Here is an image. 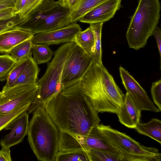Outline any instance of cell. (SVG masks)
<instances>
[{"instance_id":"obj_33","label":"cell","mask_w":161,"mask_h":161,"mask_svg":"<svg viewBox=\"0 0 161 161\" xmlns=\"http://www.w3.org/2000/svg\"><path fill=\"white\" fill-rule=\"evenodd\" d=\"M156 41L158 47L160 57H161V30L160 28L158 26H156L153 33Z\"/></svg>"},{"instance_id":"obj_34","label":"cell","mask_w":161,"mask_h":161,"mask_svg":"<svg viewBox=\"0 0 161 161\" xmlns=\"http://www.w3.org/2000/svg\"><path fill=\"white\" fill-rule=\"evenodd\" d=\"M16 0H0V11L14 8Z\"/></svg>"},{"instance_id":"obj_16","label":"cell","mask_w":161,"mask_h":161,"mask_svg":"<svg viewBox=\"0 0 161 161\" xmlns=\"http://www.w3.org/2000/svg\"><path fill=\"white\" fill-rule=\"evenodd\" d=\"M141 111L126 92L123 104L117 114L120 122L126 127L135 129L139 123Z\"/></svg>"},{"instance_id":"obj_36","label":"cell","mask_w":161,"mask_h":161,"mask_svg":"<svg viewBox=\"0 0 161 161\" xmlns=\"http://www.w3.org/2000/svg\"><path fill=\"white\" fill-rule=\"evenodd\" d=\"M78 0H66L64 7L68 8L70 10L75 5Z\"/></svg>"},{"instance_id":"obj_37","label":"cell","mask_w":161,"mask_h":161,"mask_svg":"<svg viewBox=\"0 0 161 161\" xmlns=\"http://www.w3.org/2000/svg\"><path fill=\"white\" fill-rule=\"evenodd\" d=\"M66 0H58V1L61 6L64 7Z\"/></svg>"},{"instance_id":"obj_17","label":"cell","mask_w":161,"mask_h":161,"mask_svg":"<svg viewBox=\"0 0 161 161\" xmlns=\"http://www.w3.org/2000/svg\"><path fill=\"white\" fill-rule=\"evenodd\" d=\"M43 0H16L14 5L15 13L21 25L28 20L34 11Z\"/></svg>"},{"instance_id":"obj_13","label":"cell","mask_w":161,"mask_h":161,"mask_svg":"<svg viewBox=\"0 0 161 161\" xmlns=\"http://www.w3.org/2000/svg\"><path fill=\"white\" fill-rule=\"evenodd\" d=\"M122 0H108L86 14L79 20L83 23H104L113 18L121 7Z\"/></svg>"},{"instance_id":"obj_35","label":"cell","mask_w":161,"mask_h":161,"mask_svg":"<svg viewBox=\"0 0 161 161\" xmlns=\"http://www.w3.org/2000/svg\"><path fill=\"white\" fill-rule=\"evenodd\" d=\"M12 160L10 148L2 147L0 150V161H11Z\"/></svg>"},{"instance_id":"obj_8","label":"cell","mask_w":161,"mask_h":161,"mask_svg":"<svg viewBox=\"0 0 161 161\" xmlns=\"http://www.w3.org/2000/svg\"><path fill=\"white\" fill-rule=\"evenodd\" d=\"M38 89L37 83L13 87L0 91V115L9 113L33 101Z\"/></svg>"},{"instance_id":"obj_9","label":"cell","mask_w":161,"mask_h":161,"mask_svg":"<svg viewBox=\"0 0 161 161\" xmlns=\"http://www.w3.org/2000/svg\"><path fill=\"white\" fill-rule=\"evenodd\" d=\"M98 125L93 127L85 136L72 135L69 141L70 150L86 151L94 149L120 153L105 138Z\"/></svg>"},{"instance_id":"obj_5","label":"cell","mask_w":161,"mask_h":161,"mask_svg":"<svg viewBox=\"0 0 161 161\" xmlns=\"http://www.w3.org/2000/svg\"><path fill=\"white\" fill-rule=\"evenodd\" d=\"M75 44L73 42L63 44L55 52L53 58L48 64L45 73L37 81L38 89L34 99L27 110L29 114L33 113L39 106L63 89L61 82L63 68L68 56Z\"/></svg>"},{"instance_id":"obj_1","label":"cell","mask_w":161,"mask_h":161,"mask_svg":"<svg viewBox=\"0 0 161 161\" xmlns=\"http://www.w3.org/2000/svg\"><path fill=\"white\" fill-rule=\"evenodd\" d=\"M60 131L85 136L100 119L79 81L63 89L42 104Z\"/></svg>"},{"instance_id":"obj_11","label":"cell","mask_w":161,"mask_h":161,"mask_svg":"<svg viewBox=\"0 0 161 161\" xmlns=\"http://www.w3.org/2000/svg\"><path fill=\"white\" fill-rule=\"evenodd\" d=\"M81 31L77 23L55 30L35 34L32 38L33 43L49 46L65 42H74L76 35Z\"/></svg>"},{"instance_id":"obj_3","label":"cell","mask_w":161,"mask_h":161,"mask_svg":"<svg viewBox=\"0 0 161 161\" xmlns=\"http://www.w3.org/2000/svg\"><path fill=\"white\" fill-rule=\"evenodd\" d=\"M33 113L27 135L31 147L38 160L55 161L58 151L59 130L43 105Z\"/></svg>"},{"instance_id":"obj_15","label":"cell","mask_w":161,"mask_h":161,"mask_svg":"<svg viewBox=\"0 0 161 161\" xmlns=\"http://www.w3.org/2000/svg\"><path fill=\"white\" fill-rule=\"evenodd\" d=\"M35 34L19 25L16 26L0 34V53H9L14 47L32 38Z\"/></svg>"},{"instance_id":"obj_30","label":"cell","mask_w":161,"mask_h":161,"mask_svg":"<svg viewBox=\"0 0 161 161\" xmlns=\"http://www.w3.org/2000/svg\"><path fill=\"white\" fill-rule=\"evenodd\" d=\"M151 93L154 103L161 111V80L153 82L151 88Z\"/></svg>"},{"instance_id":"obj_18","label":"cell","mask_w":161,"mask_h":161,"mask_svg":"<svg viewBox=\"0 0 161 161\" xmlns=\"http://www.w3.org/2000/svg\"><path fill=\"white\" fill-rule=\"evenodd\" d=\"M32 54V53L29 55L26 67L13 87L36 83L40 69L34 61Z\"/></svg>"},{"instance_id":"obj_10","label":"cell","mask_w":161,"mask_h":161,"mask_svg":"<svg viewBox=\"0 0 161 161\" xmlns=\"http://www.w3.org/2000/svg\"><path fill=\"white\" fill-rule=\"evenodd\" d=\"M119 72L122 84L126 92L130 94L141 111L146 110L155 113L160 111L151 100L145 90L126 70L120 66Z\"/></svg>"},{"instance_id":"obj_31","label":"cell","mask_w":161,"mask_h":161,"mask_svg":"<svg viewBox=\"0 0 161 161\" xmlns=\"http://www.w3.org/2000/svg\"><path fill=\"white\" fill-rule=\"evenodd\" d=\"M21 24V22L18 20L16 21L11 19L0 21V34L16 26L20 25Z\"/></svg>"},{"instance_id":"obj_22","label":"cell","mask_w":161,"mask_h":161,"mask_svg":"<svg viewBox=\"0 0 161 161\" xmlns=\"http://www.w3.org/2000/svg\"><path fill=\"white\" fill-rule=\"evenodd\" d=\"M90 161H124L119 152L89 149L86 150Z\"/></svg>"},{"instance_id":"obj_26","label":"cell","mask_w":161,"mask_h":161,"mask_svg":"<svg viewBox=\"0 0 161 161\" xmlns=\"http://www.w3.org/2000/svg\"><path fill=\"white\" fill-rule=\"evenodd\" d=\"M55 161H90L86 151L58 152Z\"/></svg>"},{"instance_id":"obj_21","label":"cell","mask_w":161,"mask_h":161,"mask_svg":"<svg viewBox=\"0 0 161 161\" xmlns=\"http://www.w3.org/2000/svg\"><path fill=\"white\" fill-rule=\"evenodd\" d=\"M74 42L93 57L95 39L93 31L90 26L84 31H81L78 33L75 37Z\"/></svg>"},{"instance_id":"obj_20","label":"cell","mask_w":161,"mask_h":161,"mask_svg":"<svg viewBox=\"0 0 161 161\" xmlns=\"http://www.w3.org/2000/svg\"><path fill=\"white\" fill-rule=\"evenodd\" d=\"M135 129L140 134L148 136L160 144L161 143V121L153 118L145 123H139Z\"/></svg>"},{"instance_id":"obj_24","label":"cell","mask_w":161,"mask_h":161,"mask_svg":"<svg viewBox=\"0 0 161 161\" xmlns=\"http://www.w3.org/2000/svg\"><path fill=\"white\" fill-rule=\"evenodd\" d=\"M29 55L16 61L8 74L6 84L3 87L2 91L7 90L13 87L14 84L26 67Z\"/></svg>"},{"instance_id":"obj_23","label":"cell","mask_w":161,"mask_h":161,"mask_svg":"<svg viewBox=\"0 0 161 161\" xmlns=\"http://www.w3.org/2000/svg\"><path fill=\"white\" fill-rule=\"evenodd\" d=\"M31 52L33 55V59L37 65L48 62L53 54L49 46L41 44L33 43Z\"/></svg>"},{"instance_id":"obj_19","label":"cell","mask_w":161,"mask_h":161,"mask_svg":"<svg viewBox=\"0 0 161 161\" xmlns=\"http://www.w3.org/2000/svg\"><path fill=\"white\" fill-rule=\"evenodd\" d=\"M108 0H78L75 5L69 10L72 23H76L86 14L97 6Z\"/></svg>"},{"instance_id":"obj_29","label":"cell","mask_w":161,"mask_h":161,"mask_svg":"<svg viewBox=\"0 0 161 161\" xmlns=\"http://www.w3.org/2000/svg\"><path fill=\"white\" fill-rule=\"evenodd\" d=\"M30 104L25 105L9 113L0 115V131L4 128L12 120L27 110Z\"/></svg>"},{"instance_id":"obj_27","label":"cell","mask_w":161,"mask_h":161,"mask_svg":"<svg viewBox=\"0 0 161 161\" xmlns=\"http://www.w3.org/2000/svg\"><path fill=\"white\" fill-rule=\"evenodd\" d=\"M32 38L17 45L11 49L8 54L16 61L29 56L32 53L31 48L33 44Z\"/></svg>"},{"instance_id":"obj_2","label":"cell","mask_w":161,"mask_h":161,"mask_svg":"<svg viewBox=\"0 0 161 161\" xmlns=\"http://www.w3.org/2000/svg\"><path fill=\"white\" fill-rule=\"evenodd\" d=\"M79 82L84 93L98 113L118 114L123 104L125 95L103 64L93 60Z\"/></svg>"},{"instance_id":"obj_32","label":"cell","mask_w":161,"mask_h":161,"mask_svg":"<svg viewBox=\"0 0 161 161\" xmlns=\"http://www.w3.org/2000/svg\"><path fill=\"white\" fill-rule=\"evenodd\" d=\"M14 8L0 11V21L11 19L16 16Z\"/></svg>"},{"instance_id":"obj_7","label":"cell","mask_w":161,"mask_h":161,"mask_svg":"<svg viewBox=\"0 0 161 161\" xmlns=\"http://www.w3.org/2000/svg\"><path fill=\"white\" fill-rule=\"evenodd\" d=\"M93 60V57L75 44L63 68L61 82L63 89L79 81Z\"/></svg>"},{"instance_id":"obj_12","label":"cell","mask_w":161,"mask_h":161,"mask_svg":"<svg viewBox=\"0 0 161 161\" xmlns=\"http://www.w3.org/2000/svg\"><path fill=\"white\" fill-rule=\"evenodd\" d=\"M29 113L26 110L11 121L4 128L10 130V132L0 141L2 147L10 148L22 142L27 135L28 129Z\"/></svg>"},{"instance_id":"obj_14","label":"cell","mask_w":161,"mask_h":161,"mask_svg":"<svg viewBox=\"0 0 161 161\" xmlns=\"http://www.w3.org/2000/svg\"><path fill=\"white\" fill-rule=\"evenodd\" d=\"M60 5L54 0H43L34 11L28 21L20 26L36 34L47 18ZM21 25V26H22Z\"/></svg>"},{"instance_id":"obj_4","label":"cell","mask_w":161,"mask_h":161,"mask_svg":"<svg viewBox=\"0 0 161 161\" xmlns=\"http://www.w3.org/2000/svg\"><path fill=\"white\" fill-rule=\"evenodd\" d=\"M160 9L159 0H139L126 34L130 48L138 50L144 47L158 23Z\"/></svg>"},{"instance_id":"obj_28","label":"cell","mask_w":161,"mask_h":161,"mask_svg":"<svg viewBox=\"0 0 161 161\" xmlns=\"http://www.w3.org/2000/svg\"><path fill=\"white\" fill-rule=\"evenodd\" d=\"M9 54L0 55V81L7 80L8 74L16 62Z\"/></svg>"},{"instance_id":"obj_6","label":"cell","mask_w":161,"mask_h":161,"mask_svg":"<svg viewBox=\"0 0 161 161\" xmlns=\"http://www.w3.org/2000/svg\"><path fill=\"white\" fill-rule=\"evenodd\" d=\"M98 128L111 144L122 156L124 161H160L156 148L143 146L126 134L109 125H99Z\"/></svg>"},{"instance_id":"obj_25","label":"cell","mask_w":161,"mask_h":161,"mask_svg":"<svg viewBox=\"0 0 161 161\" xmlns=\"http://www.w3.org/2000/svg\"><path fill=\"white\" fill-rule=\"evenodd\" d=\"M103 23L97 22L90 24L93 32L95 39V50L93 60L97 63L102 64L101 35Z\"/></svg>"}]
</instances>
